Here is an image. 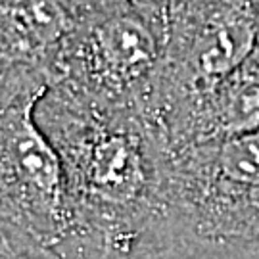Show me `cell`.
<instances>
[{"instance_id": "9c48e42d", "label": "cell", "mask_w": 259, "mask_h": 259, "mask_svg": "<svg viewBox=\"0 0 259 259\" xmlns=\"http://www.w3.org/2000/svg\"><path fill=\"white\" fill-rule=\"evenodd\" d=\"M65 4L67 12L71 14V18L81 19L87 16H94V14H100V12H108L113 8H121V6H127L133 2H140V0H62Z\"/></svg>"}, {"instance_id": "8992f818", "label": "cell", "mask_w": 259, "mask_h": 259, "mask_svg": "<svg viewBox=\"0 0 259 259\" xmlns=\"http://www.w3.org/2000/svg\"><path fill=\"white\" fill-rule=\"evenodd\" d=\"M73 27L62 0H0V77H40L52 71Z\"/></svg>"}, {"instance_id": "277c9868", "label": "cell", "mask_w": 259, "mask_h": 259, "mask_svg": "<svg viewBox=\"0 0 259 259\" xmlns=\"http://www.w3.org/2000/svg\"><path fill=\"white\" fill-rule=\"evenodd\" d=\"M257 47L259 0H171L165 58L146 104L167 142Z\"/></svg>"}, {"instance_id": "ba28073f", "label": "cell", "mask_w": 259, "mask_h": 259, "mask_svg": "<svg viewBox=\"0 0 259 259\" xmlns=\"http://www.w3.org/2000/svg\"><path fill=\"white\" fill-rule=\"evenodd\" d=\"M0 240V259H64L37 238L8 223H2Z\"/></svg>"}, {"instance_id": "7a4b0ae2", "label": "cell", "mask_w": 259, "mask_h": 259, "mask_svg": "<svg viewBox=\"0 0 259 259\" xmlns=\"http://www.w3.org/2000/svg\"><path fill=\"white\" fill-rule=\"evenodd\" d=\"M255 246L259 129L173 150L159 255L225 253Z\"/></svg>"}, {"instance_id": "5b68a950", "label": "cell", "mask_w": 259, "mask_h": 259, "mask_svg": "<svg viewBox=\"0 0 259 259\" xmlns=\"http://www.w3.org/2000/svg\"><path fill=\"white\" fill-rule=\"evenodd\" d=\"M48 89L37 77L0 79V194L2 223L60 253L71 213L62 159L37 119Z\"/></svg>"}, {"instance_id": "6da1fadb", "label": "cell", "mask_w": 259, "mask_h": 259, "mask_svg": "<svg viewBox=\"0 0 259 259\" xmlns=\"http://www.w3.org/2000/svg\"><path fill=\"white\" fill-rule=\"evenodd\" d=\"M37 119L62 159L71 213L64 259H154L173 150L140 108H108L50 87Z\"/></svg>"}, {"instance_id": "3957f363", "label": "cell", "mask_w": 259, "mask_h": 259, "mask_svg": "<svg viewBox=\"0 0 259 259\" xmlns=\"http://www.w3.org/2000/svg\"><path fill=\"white\" fill-rule=\"evenodd\" d=\"M171 0H140L75 19L50 87L108 108L146 111L169 37Z\"/></svg>"}, {"instance_id": "52a82bcc", "label": "cell", "mask_w": 259, "mask_h": 259, "mask_svg": "<svg viewBox=\"0 0 259 259\" xmlns=\"http://www.w3.org/2000/svg\"><path fill=\"white\" fill-rule=\"evenodd\" d=\"M259 129V47L204 96L173 131L171 150L232 139Z\"/></svg>"}]
</instances>
